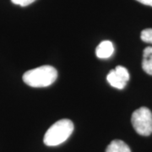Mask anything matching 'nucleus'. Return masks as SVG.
Here are the masks:
<instances>
[{
	"instance_id": "1",
	"label": "nucleus",
	"mask_w": 152,
	"mask_h": 152,
	"mask_svg": "<svg viewBox=\"0 0 152 152\" xmlns=\"http://www.w3.org/2000/svg\"><path fill=\"white\" fill-rule=\"evenodd\" d=\"M58 78V71L54 67L43 65L26 71L23 75V81L29 86L47 87L53 84Z\"/></svg>"
},
{
	"instance_id": "7",
	"label": "nucleus",
	"mask_w": 152,
	"mask_h": 152,
	"mask_svg": "<svg viewBox=\"0 0 152 152\" xmlns=\"http://www.w3.org/2000/svg\"><path fill=\"white\" fill-rule=\"evenodd\" d=\"M106 152H131V150L126 143L119 140H115L107 147Z\"/></svg>"
},
{
	"instance_id": "9",
	"label": "nucleus",
	"mask_w": 152,
	"mask_h": 152,
	"mask_svg": "<svg viewBox=\"0 0 152 152\" xmlns=\"http://www.w3.org/2000/svg\"><path fill=\"white\" fill-rule=\"evenodd\" d=\"M36 0H11V2L16 5H20L21 7H26V6L30 5L31 4H32L33 2H35Z\"/></svg>"
},
{
	"instance_id": "4",
	"label": "nucleus",
	"mask_w": 152,
	"mask_h": 152,
	"mask_svg": "<svg viewBox=\"0 0 152 152\" xmlns=\"http://www.w3.org/2000/svg\"><path fill=\"white\" fill-rule=\"evenodd\" d=\"M129 80V73L124 66H117L115 69H112L107 76V80L114 88L122 90L126 86Z\"/></svg>"
},
{
	"instance_id": "2",
	"label": "nucleus",
	"mask_w": 152,
	"mask_h": 152,
	"mask_svg": "<svg viewBox=\"0 0 152 152\" xmlns=\"http://www.w3.org/2000/svg\"><path fill=\"white\" fill-rule=\"evenodd\" d=\"M74 131V124L69 119L57 121L46 132L43 142L48 146H57L66 141Z\"/></svg>"
},
{
	"instance_id": "8",
	"label": "nucleus",
	"mask_w": 152,
	"mask_h": 152,
	"mask_svg": "<svg viewBox=\"0 0 152 152\" xmlns=\"http://www.w3.org/2000/svg\"><path fill=\"white\" fill-rule=\"evenodd\" d=\"M140 38L143 42H146V43L152 44V29H145L144 31H142L140 34Z\"/></svg>"
},
{
	"instance_id": "6",
	"label": "nucleus",
	"mask_w": 152,
	"mask_h": 152,
	"mask_svg": "<svg viewBox=\"0 0 152 152\" xmlns=\"http://www.w3.org/2000/svg\"><path fill=\"white\" fill-rule=\"evenodd\" d=\"M142 69L146 74L152 75V47H147L143 52Z\"/></svg>"
},
{
	"instance_id": "3",
	"label": "nucleus",
	"mask_w": 152,
	"mask_h": 152,
	"mask_svg": "<svg viewBox=\"0 0 152 152\" xmlns=\"http://www.w3.org/2000/svg\"><path fill=\"white\" fill-rule=\"evenodd\" d=\"M132 125L134 130L142 136H149L152 134V113L150 109L142 107L132 114Z\"/></svg>"
},
{
	"instance_id": "5",
	"label": "nucleus",
	"mask_w": 152,
	"mask_h": 152,
	"mask_svg": "<svg viewBox=\"0 0 152 152\" xmlns=\"http://www.w3.org/2000/svg\"><path fill=\"white\" fill-rule=\"evenodd\" d=\"M114 52L113 44L110 41H103L97 46L96 49V54L99 58H108Z\"/></svg>"
},
{
	"instance_id": "10",
	"label": "nucleus",
	"mask_w": 152,
	"mask_h": 152,
	"mask_svg": "<svg viewBox=\"0 0 152 152\" xmlns=\"http://www.w3.org/2000/svg\"><path fill=\"white\" fill-rule=\"evenodd\" d=\"M136 1L141 3L143 4H145V5L151 6L152 7V0H136Z\"/></svg>"
}]
</instances>
